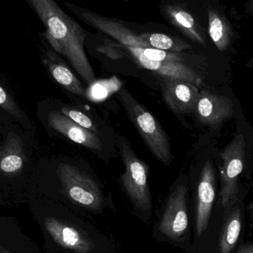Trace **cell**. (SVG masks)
<instances>
[{
	"instance_id": "1",
	"label": "cell",
	"mask_w": 253,
	"mask_h": 253,
	"mask_svg": "<svg viewBox=\"0 0 253 253\" xmlns=\"http://www.w3.org/2000/svg\"><path fill=\"white\" fill-rule=\"evenodd\" d=\"M48 253H107V240L61 204L48 199L32 203Z\"/></svg>"
},
{
	"instance_id": "2",
	"label": "cell",
	"mask_w": 253,
	"mask_h": 253,
	"mask_svg": "<svg viewBox=\"0 0 253 253\" xmlns=\"http://www.w3.org/2000/svg\"><path fill=\"white\" fill-rule=\"evenodd\" d=\"M45 27V38L88 85L97 81L85 51L86 33L54 0H29Z\"/></svg>"
},
{
	"instance_id": "3",
	"label": "cell",
	"mask_w": 253,
	"mask_h": 253,
	"mask_svg": "<svg viewBox=\"0 0 253 253\" xmlns=\"http://www.w3.org/2000/svg\"><path fill=\"white\" fill-rule=\"evenodd\" d=\"M116 97L148 149L158 161L169 165L172 161L169 139L158 120L126 87L118 91Z\"/></svg>"
},
{
	"instance_id": "4",
	"label": "cell",
	"mask_w": 253,
	"mask_h": 253,
	"mask_svg": "<svg viewBox=\"0 0 253 253\" xmlns=\"http://www.w3.org/2000/svg\"><path fill=\"white\" fill-rule=\"evenodd\" d=\"M120 153L125 167L120 180L136 214L148 219L152 214V201L149 184V167L136 155L126 137H118Z\"/></svg>"
},
{
	"instance_id": "5",
	"label": "cell",
	"mask_w": 253,
	"mask_h": 253,
	"mask_svg": "<svg viewBox=\"0 0 253 253\" xmlns=\"http://www.w3.org/2000/svg\"><path fill=\"white\" fill-rule=\"evenodd\" d=\"M56 174L61 187L60 192L73 205L92 211H100L113 205L109 202L101 184L78 167L61 163Z\"/></svg>"
},
{
	"instance_id": "6",
	"label": "cell",
	"mask_w": 253,
	"mask_h": 253,
	"mask_svg": "<svg viewBox=\"0 0 253 253\" xmlns=\"http://www.w3.org/2000/svg\"><path fill=\"white\" fill-rule=\"evenodd\" d=\"M244 136L236 133L229 144L220 152L223 167L220 176V204L225 211H229L238 199V177L245 161Z\"/></svg>"
},
{
	"instance_id": "7",
	"label": "cell",
	"mask_w": 253,
	"mask_h": 253,
	"mask_svg": "<svg viewBox=\"0 0 253 253\" xmlns=\"http://www.w3.org/2000/svg\"><path fill=\"white\" fill-rule=\"evenodd\" d=\"M187 188L183 185H178L173 189L158 223L160 233L172 241L180 239L187 230Z\"/></svg>"
},
{
	"instance_id": "8",
	"label": "cell",
	"mask_w": 253,
	"mask_h": 253,
	"mask_svg": "<svg viewBox=\"0 0 253 253\" xmlns=\"http://www.w3.org/2000/svg\"><path fill=\"white\" fill-rule=\"evenodd\" d=\"M106 43L116 48L123 58L127 55L129 56L130 59L136 64L143 69L155 72L158 76L187 81L197 87L201 85V79L198 74L183 63L152 61L137 52L134 47L126 46L120 43L112 42L111 41H108Z\"/></svg>"
},
{
	"instance_id": "9",
	"label": "cell",
	"mask_w": 253,
	"mask_h": 253,
	"mask_svg": "<svg viewBox=\"0 0 253 253\" xmlns=\"http://www.w3.org/2000/svg\"><path fill=\"white\" fill-rule=\"evenodd\" d=\"M68 8L73 11L81 20L97 30L115 38L118 43L134 48H148L140 35L128 29L124 24L112 19L106 18L89 10L82 9L74 5L66 3Z\"/></svg>"
},
{
	"instance_id": "10",
	"label": "cell",
	"mask_w": 253,
	"mask_h": 253,
	"mask_svg": "<svg viewBox=\"0 0 253 253\" xmlns=\"http://www.w3.org/2000/svg\"><path fill=\"white\" fill-rule=\"evenodd\" d=\"M161 94L168 107L176 115H185L196 109L199 89L187 81L159 76Z\"/></svg>"
},
{
	"instance_id": "11",
	"label": "cell",
	"mask_w": 253,
	"mask_h": 253,
	"mask_svg": "<svg viewBox=\"0 0 253 253\" xmlns=\"http://www.w3.org/2000/svg\"><path fill=\"white\" fill-rule=\"evenodd\" d=\"M215 198V173L210 161L203 167L197 192L196 234L200 237L206 232L211 217Z\"/></svg>"
},
{
	"instance_id": "12",
	"label": "cell",
	"mask_w": 253,
	"mask_h": 253,
	"mask_svg": "<svg viewBox=\"0 0 253 253\" xmlns=\"http://www.w3.org/2000/svg\"><path fill=\"white\" fill-rule=\"evenodd\" d=\"M196 111L201 124L215 128L232 118L233 103L229 97L202 91L200 93Z\"/></svg>"
},
{
	"instance_id": "13",
	"label": "cell",
	"mask_w": 253,
	"mask_h": 253,
	"mask_svg": "<svg viewBox=\"0 0 253 253\" xmlns=\"http://www.w3.org/2000/svg\"><path fill=\"white\" fill-rule=\"evenodd\" d=\"M48 121L51 128L72 141L91 150L103 149V143L97 134L75 124L61 112H51L48 115Z\"/></svg>"
},
{
	"instance_id": "14",
	"label": "cell",
	"mask_w": 253,
	"mask_h": 253,
	"mask_svg": "<svg viewBox=\"0 0 253 253\" xmlns=\"http://www.w3.org/2000/svg\"><path fill=\"white\" fill-rule=\"evenodd\" d=\"M164 17L185 36L197 44L207 46L203 29L195 16L180 4H165L161 6Z\"/></svg>"
},
{
	"instance_id": "15",
	"label": "cell",
	"mask_w": 253,
	"mask_h": 253,
	"mask_svg": "<svg viewBox=\"0 0 253 253\" xmlns=\"http://www.w3.org/2000/svg\"><path fill=\"white\" fill-rule=\"evenodd\" d=\"M26 162L23 142L20 136L11 131L8 133L0 149V170L5 177L19 175Z\"/></svg>"
},
{
	"instance_id": "16",
	"label": "cell",
	"mask_w": 253,
	"mask_h": 253,
	"mask_svg": "<svg viewBox=\"0 0 253 253\" xmlns=\"http://www.w3.org/2000/svg\"><path fill=\"white\" fill-rule=\"evenodd\" d=\"M43 63L57 84L75 95L86 98V89L57 54L51 51H46Z\"/></svg>"
},
{
	"instance_id": "17",
	"label": "cell",
	"mask_w": 253,
	"mask_h": 253,
	"mask_svg": "<svg viewBox=\"0 0 253 253\" xmlns=\"http://www.w3.org/2000/svg\"><path fill=\"white\" fill-rule=\"evenodd\" d=\"M0 253H41L12 220L2 217Z\"/></svg>"
},
{
	"instance_id": "18",
	"label": "cell",
	"mask_w": 253,
	"mask_h": 253,
	"mask_svg": "<svg viewBox=\"0 0 253 253\" xmlns=\"http://www.w3.org/2000/svg\"><path fill=\"white\" fill-rule=\"evenodd\" d=\"M209 33L217 49L224 51L230 46L233 31L230 23L221 12L215 8H209Z\"/></svg>"
},
{
	"instance_id": "19",
	"label": "cell",
	"mask_w": 253,
	"mask_h": 253,
	"mask_svg": "<svg viewBox=\"0 0 253 253\" xmlns=\"http://www.w3.org/2000/svg\"><path fill=\"white\" fill-rule=\"evenodd\" d=\"M241 212L238 206H233L229 210V214L225 222L220 235V253H230L236 245L241 231Z\"/></svg>"
},
{
	"instance_id": "20",
	"label": "cell",
	"mask_w": 253,
	"mask_h": 253,
	"mask_svg": "<svg viewBox=\"0 0 253 253\" xmlns=\"http://www.w3.org/2000/svg\"><path fill=\"white\" fill-rule=\"evenodd\" d=\"M140 37L147 45L148 48L173 53H181L184 50L191 48V45L185 41L164 34L143 33L140 35Z\"/></svg>"
},
{
	"instance_id": "21",
	"label": "cell",
	"mask_w": 253,
	"mask_h": 253,
	"mask_svg": "<svg viewBox=\"0 0 253 253\" xmlns=\"http://www.w3.org/2000/svg\"><path fill=\"white\" fill-rule=\"evenodd\" d=\"M121 88L122 82L116 76L96 81L87 88L86 98L93 103H100L118 93Z\"/></svg>"
},
{
	"instance_id": "22",
	"label": "cell",
	"mask_w": 253,
	"mask_h": 253,
	"mask_svg": "<svg viewBox=\"0 0 253 253\" xmlns=\"http://www.w3.org/2000/svg\"><path fill=\"white\" fill-rule=\"evenodd\" d=\"M134 48L137 52L152 61L183 63V60H184V57L181 53L169 52V51L150 48Z\"/></svg>"
},
{
	"instance_id": "23",
	"label": "cell",
	"mask_w": 253,
	"mask_h": 253,
	"mask_svg": "<svg viewBox=\"0 0 253 253\" xmlns=\"http://www.w3.org/2000/svg\"><path fill=\"white\" fill-rule=\"evenodd\" d=\"M61 112L83 128H86V129L95 133L96 134H99L97 125L91 121V118H88L85 114L68 107L63 108L61 109Z\"/></svg>"
},
{
	"instance_id": "24",
	"label": "cell",
	"mask_w": 253,
	"mask_h": 253,
	"mask_svg": "<svg viewBox=\"0 0 253 253\" xmlns=\"http://www.w3.org/2000/svg\"><path fill=\"white\" fill-rule=\"evenodd\" d=\"M0 106L4 111L17 119H22V115L18 105L14 101L11 94L4 88L2 84L0 86Z\"/></svg>"
},
{
	"instance_id": "25",
	"label": "cell",
	"mask_w": 253,
	"mask_h": 253,
	"mask_svg": "<svg viewBox=\"0 0 253 253\" xmlns=\"http://www.w3.org/2000/svg\"><path fill=\"white\" fill-rule=\"evenodd\" d=\"M97 50L113 60H119V59L123 58L119 51L109 44L105 43V45L97 47Z\"/></svg>"
},
{
	"instance_id": "26",
	"label": "cell",
	"mask_w": 253,
	"mask_h": 253,
	"mask_svg": "<svg viewBox=\"0 0 253 253\" xmlns=\"http://www.w3.org/2000/svg\"><path fill=\"white\" fill-rule=\"evenodd\" d=\"M236 253H253V245H244L238 249Z\"/></svg>"
},
{
	"instance_id": "27",
	"label": "cell",
	"mask_w": 253,
	"mask_h": 253,
	"mask_svg": "<svg viewBox=\"0 0 253 253\" xmlns=\"http://www.w3.org/2000/svg\"><path fill=\"white\" fill-rule=\"evenodd\" d=\"M247 10L249 14L253 15V1H250L247 4Z\"/></svg>"
},
{
	"instance_id": "28",
	"label": "cell",
	"mask_w": 253,
	"mask_h": 253,
	"mask_svg": "<svg viewBox=\"0 0 253 253\" xmlns=\"http://www.w3.org/2000/svg\"><path fill=\"white\" fill-rule=\"evenodd\" d=\"M247 67H253V57L250 60V61L247 63Z\"/></svg>"
}]
</instances>
